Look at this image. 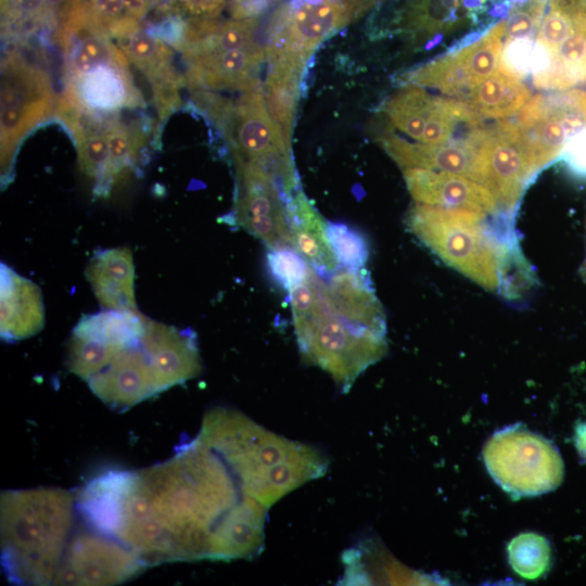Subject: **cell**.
<instances>
[{
  "instance_id": "cell-1",
  "label": "cell",
  "mask_w": 586,
  "mask_h": 586,
  "mask_svg": "<svg viewBox=\"0 0 586 586\" xmlns=\"http://www.w3.org/2000/svg\"><path fill=\"white\" fill-rule=\"evenodd\" d=\"M95 489L106 530L146 566L251 559L264 548L268 507L199 434L151 467L99 473Z\"/></svg>"
},
{
  "instance_id": "cell-2",
  "label": "cell",
  "mask_w": 586,
  "mask_h": 586,
  "mask_svg": "<svg viewBox=\"0 0 586 586\" xmlns=\"http://www.w3.org/2000/svg\"><path fill=\"white\" fill-rule=\"evenodd\" d=\"M0 512L1 564L13 584L115 585L146 569L131 549L85 519L75 491H4Z\"/></svg>"
},
{
  "instance_id": "cell-3",
  "label": "cell",
  "mask_w": 586,
  "mask_h": 586,
  "mask_svg": "<svg viewBox=\"0 0 586 586\" xmlns=\"http://www.w3.org/2000/svg\"><path fill=\"white\" fill-rule=\"evenodd\" d=\"M199 434L237 472L246 493L268 508L328 470L318 448L275 434L234 409H209Z\"/></svg>"
},
{
  "instance_id": "cell-4",
  "label": "cell",
  "mask_w": 586,
  "mask_h": 586,
  "mask_svg": "<svg viewBox=\"0 0 586 586\" xmlns=\"http://www.w3.org/2000/svg\"><path fill=\"white\" fill-rule=\"evenodd\" d=\"M288 293L303 359L327 371L342 392L349 391L359 374L385 355L386 333L333 311L323 295L322 277L314 270Z\"/></svg>"
},
{
  "instance_id": "cell-5",
  "label": "cell",
  "mask_w": 586,
  "mask_h": 586,
  "mask_svg": "<svg viewBox=\"0 0 586 586\" xmlns=\"http://www.w3.org/2000/svg\"><path fill=\"white\" fill-rule=\"evenodd\" d=\"M484 215L416 203L407 227L444 263L486 290L499 286V252L504 243L485 225Z\"/></svg>"
},
{
  "instance_id": "cell-6",
  "label": "cell",
  "mask_w": 586,
  "mask_h": 586,
  "mask_svg": "<svg viewBox=\"0 0 586 586\" xmlns=\"http://www.w3.org/2000/svg\"><path fill=\"white\" fill-rule=\"evenodd\" d=\"M222 127L234 163H252L271 173L289 195L300 190L291 141L271 117L262 87L245 91L235 104L221 103L213 117Z\"/></svg>"
},
{
  "instance_id": "cell-7",
  "label": "cell",
  "mask_w": 586,
  "mask_h": 586,
  "mask_svg": "<svg viewBox=\"0 0 586 586\" xmlns=\"http://www.w3.org/2000/svg\"><path fill=\"white\" fill-rule=\"evenodd\" d=\"M483 460L496 484L514 498L549 493L563 477L552 442L521 423L496 431L484 446Z\"/></svg>"
},
{
  "instance_id": "cell-8",
  "label": "cell",
  "mask_w": 586,
  "mask_h": 586,
  "mask_svg": "<svg viewBox=\"0 0 586 586\" xmlns=\"http://www.w3.org/2000/svg\"><path fill=\"white\" fill-rule=\"evenodd\" d=\"M379 0H293L273 15L266 56L306 63L327 37L356 20Z\"/></svg>"
},
{
  "instance_id": "cell-9",
  "label": "cell",
  "mask_w": 586,
  "mask_h": 586,
  "mask_svg": "<svg viewBox=\"0 0 586 586\" xmlns=\"http://www.w3.org/2000/svg\"><path fill=\"white\" fill-rule=\"evenodd\" d=\"M48 75L12 53L1 67V170L7 179L22 139L53 113Z\"/></svg>"
},
{
  "instance_id": "cell-10",
  "label": "cell",
  "mask_w": 586,
  "mask_h": 586,
  "mask_svg": "<svg viewBox=\"0 0 586 586\" xmlns=\"http://www.w3.org/2000/svg\"><path fill=\"white\" fill-rule=\"evenodd\" d=\"M515 124L540 170L586 128V93L574 89L534 95L519 111Z\"/></svg>"
},
{
  "instance_id": "cell-11",
  "label": "cell",
  "mask_w": 586,
  "mask_h": 586,
  "mask_svg": "<svg viewBox=\"0 0 586 586\" xmlns=\"http://www.w3.org/2000/svg\"><path fill=\"white\" fill-rule=\"evenodd\" d=\"M238 189L233 221L263 241L269 250L293 247L288 203L278 179L252 163H237Z\"/></svg>"
},
{
  "instance_id": "cell-12",
  "label": "cell",
  "mask_w": 586,
  "mask_h": 586,
  "mask_svg": "<svg viewBox=\"0 0 586 586\" xmlns=\"http://www.w3.org/2000/svg\"><path fill=\"white\" fill-rule=\"evenodd\" d=\"M86 382L98 398L116 411H125L165 391L143 335L119 347Z\"/></svg>"
},
{
  "instance_id": "cell-13",
  "label": "cell",
  "mask_w": 586,
  "mask_h": 586,
  "mask_svg": "<svg viewBox=\"0 0 586 586\" xmlns=\"http://www.w3.org/2000/svg\"><path fill=\"white\" fill-rule=\"evenodd\" d=\"M488 136L489 128L484 126L467 138L440 145L412 143L394 133H385L379 141L403 170L424 168L446 171L485 186Z\"/></svg>"
},
{
  "instance_id": "cell-14",
  "label": "cell",
  "mask_w": 586,
  "mask_h": 586,
  "mask_svg": "<svg viewBox=\"0 0 586 586\" xmlns=\"http://www.w3.org/2000/svg\"><path fill=\"white\" fill-rule=\"evenodd\" d=\"M538 171L515 122L502 119L489 128L485 187L493 192L499 205L512 212Z\"/></svg>"
},
{
  "instance_id": "cell-15",
  "label": "cell",
  "mask_w": 586,
  "mask_h": 586,
  "mask_svg": "<svg viewBox=\"0 0 586 586\" xmlns=\"http://www.w3.org/2000/svg\"><path fill=\"white\" fill-rule=\"evenodd\" d=\"M407 188L419 204L494 215L499 202L484 184L446 171L424 168L404 169Z\"/></svg>"
},
{
  "instance_id": "cell-16",
  "label": "cell",
  "mask_w": 586,
  "mask_h": 586,
  "mask_svg": "<svg viewBox=\"0 0 586 586\" xmlns=\"http://www.w3.org/2000/svg\"><path fill=\"white\" fill-rule=\"evenodd\" d=\"M127 59L101 64L88 72L67 78L63 100L87 111L112 114L126 107L143 105L136 89Z\"/></svg>"
},
{
  "instance_id": "cell-17",
  "label": "cell",
  "mask_w": 586,
  "mask_h": 586,
  "mask_svg": "<svg viewBox=\"0 0 586 586\" xmlns=\"http://www.w3.org/2000/svg\"><path fill=\"white\" fill-rule=\"evenodd\" d=\"M188 82L192 90L228 89L250 91L259 87L257 72L266 58L256 42L250 47L186 54Z\"/></svg>"
},
{
  "instance_id": "cell-18",
  "label": "cell",
  "mask_w": 586,
  "mask_h": 586,
  "mask_svg": "<svg viewBox=\"0 0 586 586\" xmlns=\"http://www.w3.org/2000/svg\"><path fill=\"white\" fill-rule=\"evenodd\" d=\"M129 63L141 71L152 85L161 118L179 105L180 77L171 63L170 47L151 30L138 28L118 39Z\"/></svg>"
},
{
  "instance_id": "cell-19",
  "label": "cell",
  "mask_w": 586,
  "mask_h": 586,
  "mask_svg": "<svg viewBox=\"0 0 586 586\" xmlns=\"http://www.w3.org/2000/svg\"><path fill=\"white\" fill-rule=\"evenodd\" d=\"M322 290L333 311L351 321L386 333L384 311L365 268L337 269L322 277Z\"/></svg>"
},
{
  "instance_id": "cell-20",
  "label": "cell",
  "mask_w": 586,
  "mask_h": 586,
  "mask_svg": "<svg viewBox=\"0 0 586 586\" xmlns=\"http://www.w3.org/2000/svg\"><path fill=\"white\" fill-rule=\"evenodd\" d=\"M0 331L14 342L38 333L44 323L42 295L37 284L1 264Z\"/></svg>"
},
{
  "instance_id": "cell-21",
  "label": "cell",
  "mask_w": 586,
  "mask_h": 586,
  "mask_svg": "<svg viewBox=\"0 0 586 586\" xmlns=\"http://www.w3.org/2000/svg\"><path fill=\"white\" fill-rule=\"evenodd\" d=\"M86 277L105 309H137L135 265L128 247L97 252L86 268Z\"/></svg>"
},
{
  "instance_id": "cell-22",
  "label": "cell",
  "mask_w": 586,
  "mask_h": 586,
  "mask_svg": "<svg viewBox=\"0 0 586 586\" xmlns=\"http://www.w3.org/2000/svg\"><path fill=\"white\" fill-rule=\"evenodd\" d=\"M293 249L320 277L335 272L340 265L327 234V222L300 189L288 203Z\"/></svg>"
},
{
  "instance_id": "cell-23",
  "label": "cell",
  "mask_w": 586,
  "mask_h": 586,
  "mask_svg": "<svg viewBox=\"0 0 586 586\" xmlns=\"http://www.w3.org/2000/svg\"><path fill=\"white\" fill-rule=\"evenodd\" d=\"M573 17L570 36L552 53L548 72L534 81L539 89L565 90L586 81V5L584 0H565Z\"/></svg>"
},
{
  "instance_id": "cell-24",
  "label": "cell",
  "mask_w": 586,
  "mask_h": 586,
  "mask_svg": "<svg viewBox=\"0 0 586 586\" xmlns=\"http://www.w3.org/2000/svg\"><path fill=\"white\" fill-rule=\"evenodd\" d=\"M528 88L500 67L467 93V103L481 117L505 119L528 101Z\"/></svg>"
},
{
  "instance_id": "cell-25",
  "label": "cell",
  "mask_w": 586,
  "mask_h": 586,
  "mask_svg": "<svg viewBox=\"0 0 586 586\" xmlns=\"http://www.w3.org/2000/svg\"><path fill=\"white\" fill-rule=\"evenodd\" d=\"M269 61L270 67L264 87V97L271 117L281 127L285 138L291 141L298 86L305 63L289 58Z\"/></svg>"
},
{
  "instance_id": "cell-26",
  "label": "cell",
  "mask_w": 586,
  "mask_h": 586,
  "mask_svg": "<svg viewBox=\"0 0 586 586\" xmlns=\"http://www.w3.org/2000/svg\"><path fill=\"white\" fill-rule=\"evenodd\" d=\"M434 101V95L409 84L386 101L384 113L396 129L419 142Z\"/></svg>"
},
{
  "instance_id": "cell-27",
  "label": "cell",
  "mask_w": 586,
  "mask_h": 586,
  "mask_svg": "<svg viewBox=\"0 0 586 586\" xmlns=\"http://www.w3.org/2000/svg\"><path fill=\"white\" fill-rule=\"evenodd\" d=\"M410 84L435 88L448 95L470 91L469 76L459 50L417 68L409 76Z\"/></svg>"
},
{
  "instance_id": "cell-28",
  "label": "cell",
  "mask_w": 586,
  "mask_h": 586,
  "mask_svg": "<svg viewBox=\"0 0 586 586\" xmlns=\"http://www.w3.org/2000/svg\"><path fill=\"white\" fill-rule=\"evenodd\" d=\"M58 25L44 0H1L2 36H29L41 28Z\"/></svg>"
},
{
  "instance_id": "cell-29",
  "label": "cell",
  "mask_w": 586,
  "mask_h": 586,
  "mask_svg": "<svg viewBox=\"0 0 586 586\" xmlns=\"http://www.w3.org/2000/svg\"><path fill=\"white\" fill-rule=\"evenodd\" d=\"M506 21L488 30L483 37L459 50L469 76L470 90L489 77L499 67Z\"/></svg>"
},
{
  "instance_id": "cell-30",
  "label": "cell",
  "mask_w": 586,
  "mask_h": 586,
  "mask_svg": "<svg viewBox=\"0 0 586 586\" xmlns=\"http://www.w3.org/2000/svg\"><path fill=\"white\" fill-rule=\"evenodd\" d=\"M507 552L512 570L525 579H537L550 565L549 542L534 532H524L513 537Z\"/></svg>"
},
{
  "instance_id": "cell-31",
  "label": "cell",
  "mask_w": 586,
  "mask_h": 586,
  "mask_svg": "<svg viewBox=\"0 0 586 586\" xmlns=\"http://www.w3.org/2000/svg\"><path fill=\"white\" fill-rule=\"evenodd\" d=\"M115 181L118 182L131 173L139 163V154L143 146V132L115 119H107L104 128Z\"/></svg>"
},
{
  "instance_id": "cell-32",
  "label": "cell",
  "mask_w": 586,
  "mask_h": 586,
  "mask_svg": "<svg viewBox=\"0 0 586 586\" xmlns=\"http://www.w3.org/2000/svg\"><path fill=\"white\" fill-rule=\"evenodd\" d=\"M461 0H412L406 15L405 25L420 34H433L450 27L453 22L464 15L459 13Z\"/></svg>"
},
{
  "instance_id": "cell-33",
  "label": "cell",
  "mask_w": 586,
  "mask_h": 586,
  "mask_svg": "<svg viewBox=\"0 0 586 586\" xmlns=\"http://www.w3.org/2000/svg\"><path fill=\"white\" fill-rule=\"evenodd\" d=\"M532 270L517 240L505 243L499 252V286L508 298L520 297L534 283Z\"/></svg>"
},
{
  "instance_id": "cell-34",
  "label": "cell",
  "mask_w": 586,
  "mask_h": 586,
  "mask_svg": "<svg viewBox=\"0 0 586 586\" xmlns=\"http://www.w3.org/2000/svg\"><path fill=\"white\" fill-rule=\"evenodd\" d=\"M327 234L335 258L344 269H362L369 257V245L364 234L345 224H327Z\"/></svg>"
},
{
  "instance_id": "cell-35",
  "label": "cell",
  "mask_w": 586,
  "mask_h": 586,
  "mask_svg": "<svg viewBox=\"0 0 586 586\" xmlns=\"http://www.w3.org/2000/svg\"><path fill=\"white\" fill-rule=\"evenodd\" d=\"M267 266L276 283L285 290L304 281L311 271L308 263L293 247L270 250Z\"/></svg>"
},
{
  "instance_id": "cell-36",
  "label": "cell",
  "mask_w": 586,
  "mask_h": 586,
  "mask_svg": "<svg viewBox=\"0 0 586 586\" xmlns=\"http://www.w3.org/2000/svg\"><path fill=\"white\" fill-rule=\"evenodd\" d=\"M534 44L531 38L507 40L501 50L499 67L519 79L532 74Z\"/></svg>"
},
{
  "instance_id": "cell-37",
  "label": "cell",
  "mask_w": 586,
  "mask_h": 586,
  "mask_svg": "<svg viewBox=\"0 0 586 586\" xmlns=\"http://www.w3.org/2000/svg\"><path fill=\"white\" fill-rule=\"evenodd\" d=\"M557 160L573 177L586 179V128L568 141Z\"/></svg>"
},
{
  "instance_id": "cell-38",
  "label": "cell",
  "mask_w": 586,
  "mask_h": 586,
  "mask_svg": "<svg viewBox=\"0 0 586 586\" xmlns=\"http://www.w3.org/2000/svg\"><path fill=\"white\" fill-rule=\"evenodd\" d=\"M226 0H170L168 12L188 20L215 18Z\"/></svg>"
},
{
  "instance_id": "cell-39",
  "label": "cell",
  "mask_w": 586,
  "mask_h": 586,
  "mask_svg": "<svg viewBox=\"0 0 586 586\" xmlns=\"http://www.w3.org/2000/svg\"><path fill=\"white\" fill-rule=\"evenodd\" d=\"M271 2L272 0H231L230 11L234 18L254 17Z\"/></svg>"
},
{
  "instance_id": "cell-40",
  "label": "cell",
  "mask_w": 586,
  "mask_h": 586,
  "mask_svg": "<svg viewBox=\"0 0 586 586\" xmlns=\"http://www.w3.org/2000/svg\"><path fill=\"white\" fill-rule=\"evenodd\" d=\"M127 14L140 22L160 0H123Z\"/></svg>"
},
{
  "instance_id": "cell-41",
  "label": "cell",
  "mask_w": 586,
  "mask_h": 586,
  "mask_svg": "<svg viewBox=\"0 0 586 586\" xmlns=\"http://www.w3.org/2000/svg\"><path fill=\"white\" fill-rule=\"evenodd\" d=\"M575 441L577 449L586 458V423L577 428Z\"/></svg>"
},
{
  "instance_id": "cell-42",
  "label": "cell",
  "mask_w": 586,
  "mask_h": 586,
  "mask_svg": "<svg viewBox=\"0 0 586 586\" xmlns=\"http://www.w3.org/2000/svg\"><path fill=\"white\" fill-rule=\"evenodd\" d=\"M510 9H511V4L508 1H506V2L494 5L491 13L494 17H502L509 13Z\"/></svg>"
},
{
  "instance_id": "cell-43",
  "label": "cell",
  "mask_w": 586,
  "mask_h": 586,
  "mask_svg": "<svg viewBox=\"0 0 586 586\" xmlns=\"http://www.w3.org/2000/svg\"><path fill=\"white\" fill-rule=\"evenodd\" d=\"M510 4H524L530 0H507Z\"/></svg>"
},
{
  "instance_id": "cell-44",
  "label": "cell",
  "mask_w": 586,
  "mask_h": 586,
  "mask_svg": "<svg viewBox=\"0 0 586 586\" xmlns=\"http://www.w3.org/2000/svg\"><path fill=\"white\" fill-rule=\"evenodd\" d=\"M583 273H584V276L586 278V262H585L584 267H583Z\"/></svg>"
}]
</instances>
